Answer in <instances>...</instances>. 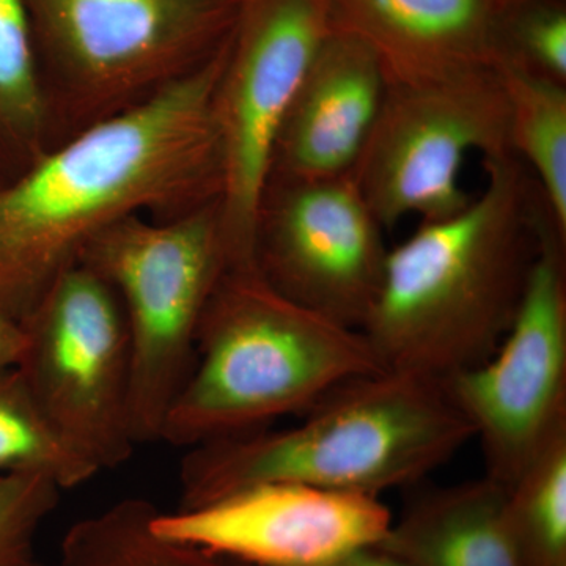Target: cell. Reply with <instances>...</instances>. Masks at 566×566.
I'll return each instance as SVG.
<instances>
[{"mask_svg": "<svg viewBox=\"0 0 566 566\" xmlns=\"http://www.w3.org/2000/svg\"><path fill=\"white\" fill-rule=\"evenodd\" d=\"M221 54L150 99L50 148L0 185V308L24 322L107 226L221 199Z\"/></svg>", "mask_w": 566, "mask_h": 566, "instance_id": "obj_1", "label": "cell"}, {"mask_svg": "<svg viewBox=\"0 0 566 566\" xmlns=\"http://www.w3.org/2000/svg\"><path fill=\"white\" fill-rule=\"evenodd\" d=\"M483 170L485 189L463 211L420 223L387 253L360 329L386 370L444 381L486 360L515 322L547 230L558 227L515 153L483 158Z\"/></svg>", "mask_w": 566, "mask_h": 566, "instance_id": "obj_2", "label": "cell"}, {"mask_svg": "<svg viewBox=\"0 0 566 566\" xmlns=\"http://www.w3.org/2000/svg\"><path fill=\"white\" fill-rule=\"evenodd\" d=\"M305 415L283 430L262 428L188 449L178 510L260 483L378 495L430 474L474 439L444 381L403 371L353 379Z\"/></svg>", "mask_w": 566, "mask_h": 566, "instance_id": "obj_3", "label": "cell"}, {"mask_svg": "<svg viewBox=\"0 0 566 566\" xmlns=\"http://www.w3.org/2000/svg\"><path fill=\"white\" fill-rule=\"evenodd\" d=\"M381 370L363 331L283 296L255 262H230L205 308L196 364L161 442L191 449L262 430Z\"/></svg>", "mask_w": 566, "mask_h": 566, "instance_id": "obj_4", "label": "cell"}, {"mask_svg": "<svg viewBox=\"0 0 566 566\" xmlns=\"http://www.w3.org/2000/svg\"><path fill=\"white\" fill-rule=\"evenodd\" d=\"M52 147L196 73L232 39L243 0H22Z\"/></svg>", "mask_w": 566, "mask_h": 566, "instance_id": "obj_5", "label": "cell"}, {"mask_svg": "<svg viewBox=\"0 0 566 566\" xmlns=\"http://www.w3.org/2000/svg\"><path fill=\"white\" fill-rule=\"evenodd\" d=\"M230 262L221 199L170 219L125 216L82 252L80 263L109 283L125 314L137 447L161 442L196 364L205 308Z\"/></svg>", "mask_w": 566, "mask_h": 566, "instance_id": "obj_6", "label": "cell"}, {"mask_svg": "<svg viewBox=\"0 0 566 566\" xmlns=\"http://www.w3.org/2000/svg\"><path fill=\"white\" fill-rule=\"evenodd\" d=\"M18 370L57 433L96 469L137 449L132 427V348L117 294L74 264L22 322Z\"/></svg>", "mask_w": 566, "mask_h": 566, "instance_id": "obj_7", "label": "cell"}, {"mask_svg": "<svg viewBox=\"0 0 566 566\" xmlns=\"http://www.w3.org/2000/svg\"><path fill=\"white\" fill-rule=\"evenodd\" d=\"M471 151L483 158L513 153L497 70L433 84H387L349 175L382 229L409 214L442 221L471 203L460 182Z\"/></svg>", "mask_w": 566, "mask_h": 566, "instance_id": "obj_8", "label": "cell"}, {"mask_svg": "<svg viewBox=\"0 0 566 566\" xmlns=\"http://www.w3.org/2000/svg\"><path fill=\"white\" fill-rule=\"evenodd\" d=\"M333 31L329 0H243L214 93L223 230L233 262L253 230L275 140L305 71Z\"/></svg>", "mask_w": 566, "mask_h": 566, "instance_id": "obj_9", "label": "cell"}, {"mask_svg": "<svg viewBox=\"0 0 566 566\" xmlns=\"http://www.w3.org/2000/svg\"><path fill=\"white\" fill-rule=\"evenodd\" d=\"M444 385L479 441L485 475L502 486L566 431V238L556 227L504 340Z\"/></svg>", "mask_w": 566, "mask_h": 566, "instance_id": "obj_10", "label": "cell"}, {"mask_svg": "<svg viewBox=\"0 0 566 566\" xmlns=\"http://www.w3.org/2000/svg\"><path fill=\"white\" fill-rule=\"evenodd\" d=\"M387 253L385 229L352 175L268 178L253 262L283 296L363 329L381 290Z\"/></svg>", "mask_w": 566, "mask_h": 566, "instance_id": "obj_11", "label": "cell"}, {"mask_svg": "<svg viewBox=\"0 0 566 566\" xmlns=\"http://www.w3.org/2000/svg\"><path fill=\"white\" fill-rule=\"evenodd\" d=\"M392 523L378 495L260 483L197 509L158 512L153 528L245 566H327L381 545Z\"/></svg>", "mask_w": 566, "mask_h": 566, "instance_id": "obj_12", "label": "cell"}, {"mask_svg": "<svg viewBox=\"0 0 566 566\" xmlns=\"http://www.w3.org/2000/svg\"><path fill=\"white\" fill-rule=\"evenodd\" d=\"M510 0H329L333 25L365 41L387 84L495 71Z\"/></svg>", "mask_w": 566, "mask_h": 566, "instance_id": "obj_13", "label": "cell"}, {"mask_svg": "<svg viewBox=\"0 0 566 566\" xmlns=\"http://www.w3.org/2000/svg\"><path fill=\"white\" fill-rule=\"evenodd\" d=\"M386 88L371 48L333 25L283 118L268 178L316 180L352 172Z\"/></svg>", "mask_w": 566, "mask_h": 566, "instance_id": "obj_14", "label": "cell"}, {"mask_svg": "<svg viewBox=\"0 0 566 566\" xmlns=\"http://www.w3.org/2000/svg\"><path fill=\"white\" fill-rule=\"evenodd\" d=\"M505 495L486 475L436 490L392 523L378 547L411 566H521Z\"/></svg>", "mask_w": 566, "mask_h": 566, "instance_id": "obj_15", "label": "cell"}, {"mask_svg": "<svg viewBox=\"0 0 566 566\" xmlns=\"http://www.w3.org/2000/svg\"><path fill=\"white\" fill-rule=\"evenodd\" d=\"M52 148L31 21L22 0H0V180L18 177Z\"/></svg>", "mask_w": 566, "mask_h": 566, "instance_id": "obj_16", "label": "cell"}, {"mask_svg": "<svg viewBox=\"0 0 566 566\" xmlns=\"http://www.w3.org/2000/svg\"><path fill=\"white\" fill-rule=\"evenodd\" d=\"M509 103L510 150L542 186L566 237V85L523 69H497Z\"/></svg>", "mask_w": 566, "mask_h": 566, "instance_id": "obj_17", "label": "cell"}, {"mask_svg": "<svg viewBox=\"0 0 566 566\" xmlns=\"http://www.w3.org/2000/svg\"><path fill=\"white\" fill-rule=\"evenodd\" d=\"M158 512L133 497L77 521L63 536L61 566H214L218 557L156 534Z\"/></svg>", "mask_w": 566, "mask_h": 566, "instance_id": "obj_18", "label": "cell"}, {"mask_svg": "<svg viewBox=\"0 0 566 566\" xmlns=\"http://www.w3.org/2000/svg\"><path fill=\"white\" fill-rule=\"evenodd\" d=\"M43 474L63 491L99 474L55 430L18 368L0 374V475Z\"/></svg>", "mask_w": 566, "mask_h": 566, "instance_id": "obj_19", "label": "cell"}, {"mask_svg": "<svg viewBox=\"0 0 566 566\" xmlns=\"http://www.w3.org/2000/svg\"><path fill=\"white\" fill-rule=\"evenodd\" d=\"M505 512L521 566H566V431L506 488Z\"/></svg>", "mask_w": 566, "mask_h": 566, "instance_id": "obj_20", "label": "cell"}, {"mask_svg": "<svg viewBox=\"0 0 566 566\" xmlns=\"http://www.w3.org/2000/svg\"><path fill=\"white\" fill-rule=\"evenodd\" d=\"M501 65L566 85L564 0H510Z\"/></svg>", "mask_w": 566, "mask_h": 566, "instance_id": "obj_21", "label": "cell"}, {"mask_svg": "<svg viewBox=\"0 0 566 566\" xmlns=\"http://www.w3.org/2000/svg\"><path fill=\"white\" fill-rule=\"evenodd\" d=\"M62 491L48 475H0V566L39 565L36 536L57 509Z\"/></svg>", "mask_w": 566, "mask_h": 566, "instance_id": "obj_22", "label": "cell"}, {"mask_svg": "<svg viewBox=\"0 0 566 566\" xmlns=\"http://www.w3.org/2000/svg\"><path fill=\"white\" fill-rule=\"evenodd\" d=\"M24 348V324L0 308V374L18 367Z\"/></svg>", "mask_w": 566, "mask_h": 566, "instance_id": "obj_23", "label": "cell"}, {"mask_svg": "<svg viewBox=\"0 0 566 566\" xmlns=\"http://www.w3.org/2000/svg\"><path fill=\"white\" fill-rule=\"evenodd\" d=\"M327 566H411L381 547H365Z\"/></svg>", "mask_w": 566, "mask_h": 566, "instance_id": "obj_24", "label": "cell"}, {"mask_svg": "<svg viewBox=\"0 0 566 566\" xmlns=\"http://www.w3.org/2000/svg\"><path fill=\"white\" fill-rule=\"evenodd\" d=\"M214 566H245L241 564H237V562L223 560V558H219L216 560Z\"/></svg>", "mask_w": 566, "mask_h": 566, "instance_id": "obj_25", "label": "cell"}, {"mask_svg": "<svg viewBox=\"0 0 566 566\" xmlns=\"http://www.w3.org/2000/svg\"><path fill=\"white\" fill-rule=\"evenodd\" d=\"M2 182H3V181H2V180H0V185H2Z\"/></svg>", "mask_w": 566, "mask_h": 566, "instance_id": "obj_26", "label": "cell"}, {"mask_svg": "<svg viewBox=\"0 0 566 566\" xmlns=\"http://www.w3.org/2000/svg\"><path fill=\"white\" fill-rule=\"evenodd\" d=\"M36 566H43V565H40V564H39V565H36Z\"/></svg>", "mask_w": 566, "mask_h": 566, "instance_id": "obj_27", "label": "cell"}]
</instances>
